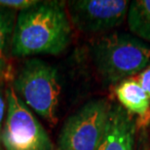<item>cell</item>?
Returning a JSON list of instances; mask_svg holds the SVG:
<instances>
[{"mask_svg": "<svg viewBox=\"0 0 150 150\" xmlns=\"http://www.w3.org/2000/svg\"><path fill=\"white\" fill-rule=\"evenodd\" d=\"M7 110V100H6V93L3 89L2 84L0 83V139H1V132L3 129V124Z\"/></svg>", "mask_w": 150, "mask_h": 150, "instance_id": "cell-12", "label": "cell"}, {"mask_svg": "<svg viewBox=\"0 0 150 150\" xmlns=\"http://www.w3.org/2000/svg\"><path fill=\"white\" fill-rule=\"evenodd\" d=\"M13 89L39 116L51 124L57 122L61 84L53 65L39 59L26 61L15 78Z\"/></svg>", "mask_w": 150, "mask_h": 150, "instance_id": "cell-3", "label": "cell"}, {"mask_svg": "<svg viewBox=\"0 0 150 150\" xmlns=\"http://www.w3.org/2000/svg\"><path fill=\"white\" fill-rule=\"evenodd\" d=\"M109 107L101 98L80 107L65 121L57 150H97L105 130Z\"/></svg>", "mask_w": 150, "mask_h": 150, "instance_id": "cell-5", "label": "cell"}, {"mask_svg": "<svg viewBox=\"0 0 150 150\" xmlns=\"http://www.w3.org/2000/svg\"><path fill=\"white\" fill-rule=\"evenodd\" d=\"M71 40L67 5L59 1H38L21 11L14 25L11 53L14 57L58 55Z\"/></svg>", "mask_w": 150, "mask_h": 150, "instance_id": "cell-1", "label": "cell"}, {"mask_svg": "<svg viewBox=\"0 0 150 150\" xmlns=\"http://www.w3.org/2000/svg\"><path fill=\"white\" fill-rule=\"evenodd\" d=\"M137 81L150 98V65L139 74Z\"/></svg>", "mask_w": 150, "mask_h": 150, "instance_id": "cell-13", "label": "cell"}, {"mask_svg": "<svg viewBox=\"0 0 150 150\" xmlns=\"http://www.w3.org/2000/svg\"><path fill=\"white\" fill-rule=\"evenodd\" d=\"M13 10L0 7V83L8 78L10 62L8 59L9 43L12 42L15 15Z\"/></svg>", "mask_w": 150, "mask_h": 150, "instance_id": "cell-10", "label": "cell"}, {"mask_svg": "<svg viewBox=\"0 0 150 150\" xmlns=\"http://www.w3.org/2000/svg\"><path fill=\"white\" fill-rule=\"evenodd\" d=\"M38 1L33 0H0V7H4L10 10H25L34 6Z\"/></svg>", "mask_w": 150, "mask_h": 150, "instance_id": "cell-11", "label": "cell"}, {"mask_svg": "<svg viewBox=\"0 0 150 150\" xmlns=\"http://www.w3.org/2000/svg\"><path fill=\"white\" fill-rule=\"evenodd\" d=\"M130 2L125 0H75L67 2L68 18L83 32L109 30L124 22Z\"/></svg>", "mask_w": 150, "mask_h": 150, "instance_id": "cell-6", "label": "cell"}, {"mask_svg": "<svg viewBox=\"0 0 150 150\" xmlns=\"http://www.w3.org/2000/svg\"><path fill=\"white\" fill-rule=\"evenodd\" d=\"M139 150H149L147 144H146V142H144L143 139H140L139 140Z\"/></svg>", "mask_w": 150, "mask_h": 150, "instance_id": "cell-14", "label": "cell"}, {"mask_svg": "<svg viewBox=\"0 0 150 150\" xmlns=\"http://www.w3.org/2000/svg\"><path fill=\"white\" fill-rule=\"evenodd\" d=\"M98 71L106 82L116 84L142 73L150 65V44L128 33H112L93 44Z\"/></svg>", "mask_w": 150, "mask_h": 150, "instance_id": "cell-2", "label": "cell"}, {"mask_svg": "<svg viewBox=\"0 0 150 150\" xmlns=\"http://www.w3.org/2000/svg\"><path fill=\"white\" fill-rule=\"evenodd\" d=\"M115 95L121 106L128 113L136 114L139 120H147L150 115V98L137 79L128 78L118 83Z\"/></svg>", "mask_w": 150, "mask_h": 150, "instance_id": "cell-8", "label": "cell"}, {"mask_svg": "<svg viewBox=\"0 0 150 150\" xmlns=\"http://www.w3.org/2000/svg\"><path fill=\"white\" fill-rule=\"evenodd\" d=\"M136 124L121 105L109 107L105 130L97 150H134Z\"/></svg>", "mask_w": 150, "mask_h": 150, "instance_id": "cell-7", "label": "cell"}, {"mask_svg": "<svg viewBox=\"0 0 150 150\" xmlns=\"http://www.w3.org/2000/svg\"><path fill=\"white\" fill-rule=\"evenodd\" d=\"M127 22L132 33L150 44V0L130 2Z\"/></svg>", "mask_w": 150, "mask_h": 150, "instance_id": "cell-9", "label": "cell"}, {"mask_svg": "<svg viewBox=\"0 0 150 150\" xmlns=\"http://www.w3.org/2000/svg\"><path fill=\"white\" fill-rule=\"evenodd\" d=\"M7 110L1 132L5 150H54L50 137L12 86L5 90Z\"/></svg>", "mask_w": 150, "mask_h": 150, "instance_id": "cell-4", "label": "cell"}]
</instances>
